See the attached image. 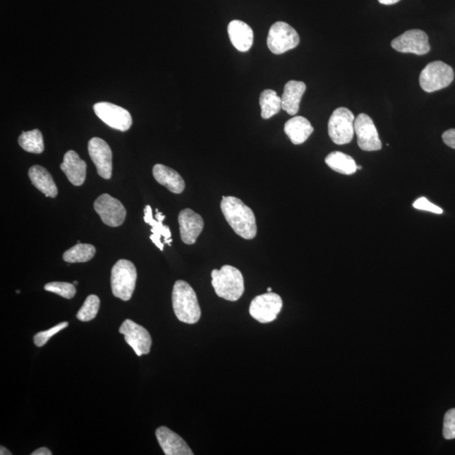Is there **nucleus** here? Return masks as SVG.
Segmentation results:
<instances>
[{"label":"nucleus","mask_w":455,"mask_h":455,"mask_svg":"<svg viewBox=\"0 0 455 455\" xmlns=\"http://www.w3.org/2000/svg\"><path fill=\"white\" fill-rule=\"evenodd\" d=\"M221 210L225 220L236 235L243 239L253 240L257 236V226L253 211L242 200L235 197H223Z\"/></svg>","instance_id":"f257e3e1"},{"label":"nucleus","mask_w":455,"mask_h":455,"mask_svg":"<svg viewBox=\"0 0 455 455\" xmlns=\"http://www.w3.org/2000/svg\"><path fill=\"white\" fill-rule=\"evenodd\" d=\"M172 305L177 319L186 324H196L201 318L197 294L189 283L176 281L172 292Z\"/></svg>","instance_id":"f03ea898"},{"label":"nucleus","mask_w":455,"mask_h":455,"mask_svg":"<svg viewBox=\"0 0 455 455\" xmlns=\"http://www.w3.org/2000/svg\"><path fill=\"white\" fill-rule=\"evenodd\" d=\"M212 285L218 297L228 301H237L245 291L244 277L240 270L225 265L212 271Z\"/></svg>","instance_id":"7ed1b4c3"},{"label":"nucleus","mask_w":455,"mask_h":455,"mask_svg":"<svg viewBox=\"0 0 455 455\" xmlns=\"http://www.w3.org/2000/svg\"><path fill=\"white\" fill-rule=\"evenodd\" d=\"M137 276V270L132 261H118L114 265L110 276V285L115 297L128 301L135 290Z\"/></svg>","instance_id":"20e7f679"},{"label":"nucleus","mask_w":455,"mask_h":455,"mask_svg":"<svg viewBox=\"0 0 455 455\" xmlns=\"http://www.w3.org/2000/svg\"><path fill=\"white\" fill-rule=\"evenodd\" d=\"M454 70L442 61L428 64L421 71L419 83L421 89L428 93L443 90L453 82Z\"/></svg>","instance_id":"39448f33"},{"label":"nucleus","mask_w":455,"mask_h":455,"mask_svg":"<svg viewBox=\"0 0 455 455\" xmlns=\"http://www.w3.org/2000/svg\"><path fill=\"white\" fill-rule=\"evenodd\" d=\"M355 117L346 107H339L333 112L328 123V133L332 142L344 145L353 139Z\"/></svg>","instance_id":"423d86ee"},{"label":"nucleus","mask_w":455,"mask_h":455,"mask_svg":"<svg viewBox=\"0 0 455 455\" xmlns=\"http://www.w3.org/2000/svg\"><path fill=\"white\" fill-rule=\"evenodd\" d=\"M298 32L290 25L283 21L276 22L270 28L268 46L272 54L279 55L294 49L299 45Z\"/></svg>","instance_id":"0eeeda50"},{"label":"nucleus","mask_w":455,"mask_h":455,"mask_svg":"<svg viewBox=\"0 0 455 455\" xmlns=\"http://www.w3.org/2000/svg\"><path fill=\"white\" fill-rule=\"evenodd\" d=\"M283 308L282 298L275 293H266L257 296L250 303V314L258 323H272Z\"/></svg>","instance_id":"6e6552de"},{"label":"nucleus","mask_w":455,"mask_h":455,"mask_svg":"<svg viewBox=\"0 0 455 455\" xmlns=\"http://www.w3.org/2000/svg\"><path fill=\"white\" fill-rule=\"evenodd\" d=\"M95 212L101 217L103 223L110 227H118L123 224L127 216L123 203L109 194H102L94 203Z\"/></svg>","instance_id":"1a4fd4ad"},{"label":"nucleus","mask_w":455,"mask_h":455,"mask_svg":"<svg viewBox=\"0 0 455 455\" xmlns=\"http://www.w3.org/2000/svg\"><path fill=\"white\" fill-rule=\"evenodd\" d=\"M94 110L96 116L110 128L121 132L131 128V115L123 107L110 102H99L94 106Z\"/></svg>","instance_id":"9d476101"},{"label":"nucleus","mask_w":455,"mask_h":455,"mask_svg":"<svg viewBox=\"0 0 455 455\" xmlns=\"http://www.w3.org/2000/svg\"><path fill=\"white\" fill-rule=\"evenodd\" d=\"M354 130L362 150L372 152L382 149L378 131L372 118L367 114L361 113L355 118Z\"/></svg>","instance_id":"9b49d317"},{"label":"nucleus","mask_w":455,"mask_h":455,"mask_svg":"<svg viewBox=\"0 0 455 455\" xmlns=\"http://www.w3.org/2000/svg\"><path fill=\"white\" fill-rule=\"evenodd\" d=\"M395 50L403 54L425 55L431 49L426 32L421 30H409L391 42Z\"/></svg>","instance_id":"f8f14e48"},{"label":"nucleus","mask_w":455,"mask_h":455,"mask_svg":"<svg viewBox=\"0 0 455 455\" xmlns=\"http://www.w3.org/2000/svg\"><path fill=\"white\" fill-rule=\"evenodd\" d=\"M119 332L124 336L125 341L138 356L150 353L152 346L151 336L142 325L136 324L131 320H126L121 324Z\"/></svg>","instance_id":"ddd939ff"},{"label":"nucleus","mask_w":455,"mask_h":455,"mask_svg":"<svg viewBox=\"0 0 455 455\" xmlns=\"http://www.w3.org/2000/svg\"><path fill=\"white\" fill-rule=\"evenodd\" d=\"M88 151L99 176L106 180L112 178L113 152L108 143L100 138L91 139L88 143Z\"/></svg>","instance_id":"4468645a"},{"label":"nucleus","mask_w":455,"mask_h":455,"mask_svg":"<svg viewBox=\"0 0 455 455\" xmlns=\"http://www.w3.org/2000/svg\"><path fill=\"white\" fill-rule=\"evenodd\" d=\"M178 222L181 240L187 245H194L205 227L202 218L194 210L186 209L180 211Z\"/></svg>","instance_id":"2eb2a0df"},{"label":"nucleus","mask_w":455,"mask_h":455,"mask_svg":"<svg viewBox=\"0 0 455 455\" xmlns=\"http://www.w3.org/2000/svg\"><path fill=\"white\" fill-rule=\"evenodd\" d=\"M155 435L163 452L166 455H194V452L178 434L166 427H160Z\"/></svg>","instance_id":"dca6fc26"},{"label":"nucleus","mask_w":455,"mask_h":455,"mask_svg":"<svg viewBox=\"0 0 455 455\" xmlns=\"http://www.w3.org/2000/svg\"><path fill=\"white\" fill-rule=\"evenodd\" d=\"M165 218V216L156 209V220H154L151 207L147 205L144 209V221L152 226L151 232L153 235L150 236V239L161 250L164 249V243L168 246H171L172 243L171 231L168 226L163 224Z\"/></svg>","instance_id":"f3484780"},{"label":"nucleus","mask_w":455,"mask_h":455,"mask_svg":"<svg viewBox=\"0 0 455 455\" xmlns=\"http://www.w3.org/2000/svg\"><path fill=\"white\" fill-rule=\"evenodd\" d=\"M60 168L73 186L80 187L86 178V163L81 160L75 151L67 152Z\"/></svg>","instance_id":"a211bd4d"},{"label":"nucleus","mask_w":455,"mask_h":455,"mask_svg":"<svg viewBox=\"0 0 455 455\" xmlns=\"http://www.w3.org/2000/svg\"><path fill=\"white\" fill-rule=\"evenodd\" d=\"M228 33L233 46L238 51H247L253 47V31L245 22L239 20L232 21L229 24Z\"/></svg>","instance_id":"6ab92c4d"},{"label":"nucleus","mask_w":455,"mask_h":455,"mask_svg":"<svg viewBox=\"0 0 455 455\" xmlns=\"http://www.w3.org/2000/svg\"><path fill=\"white\" fill-rule=\"evenodd\" d=\"M306 91V84L302 81L290 80L285 84L282 95V109L291 116H295L299 110L301 99Z\"/></svg>","instance_id":"aec40b11"},{"label":"nucleus","mask_w":455,"mask_h":455,"mask_svg":"<svg viewBox=\"0 0 455 455\" xmlns=\"http://www.w3.org/2000/svg\"><path fill=\"white\" fill-rule=\"evenodd\" d=\"M153 175L158 183L167 188L175 194H180L185 189V181L180 174L164 165L154 166Z\"/></svg>","instance_id":"412c9836"},{"label":"nucleus","mask_w":455,"mask_h":455,"mask_svg":"<svg viewBox=\"0 0 455 455\" xmlns=\"http://www.w3.org/2000/svg\"><path fill=\"white\" fill-rule=\"evenodd\" d=\"M284 132L292 143L299 145L310 138L314 132V128L305 117L296 116L285 124Z\"/></svg>","instance_id":"4be33fe9"},{"label":"nucleus","mask_w":455,"mask_h":455,"mask_svg":"<svg viewBox=\"0 0 455 455\" xmlns=\"http://www.w3.org/2000/svg\"><path fill=\"white\" fill-rule=\"evenodd\" d=\"M29 177L36 188L46 197L54 198L58 196V187L51 174L40 165H33L29 170Z\"/></svg>","instance_id":"5701e85b"},{"label":"nucleus","mask_w":455,"mask_h":455,"mask_svg":"<svg viewBox=\"0 0 455 455\" xmlns=\"http://www.w3.org/2000/svg\"><path fill=\"white\" fill-rule=\"evenodd\" d=\"M325 162L333 171L343 175H353L357 172V165L353 158L342 152H332L325 158Z\"/></svg>","instance_id":"b1692460"},{"label":"nucleus","mask_w":455,"mask_h":455,"mask_svg":"<svg viewBox=\"0 0 455 455\" xmlns=\"http://www.w3.org/2000/svg\"><path fill=\"white\" fill-rule=\"evenodd\" d=\"M260 106L261 117L264 119H269L282 109V98L279 97L275 91L265 90L260 95Z\"/></svg>","instance_id":"393cba45"},{"label":"nucleus","mask_w":455,"mask_h":455,"mask_svg":"<svg viewBox=\"0 0 455 455\" xmlns=\"http://www.w3.org/2000/svg\"><path fill=\"white\" fill-rule=\"evenodd\" d=\"M95 248L91 244H77L75 246L65 251L64 256L65 261L69 264H80V262H87L91 261L95 255Z\"/></svg>","instance_id":"a878e982"},{"label":"nucleus","mask_w":455,"mask_h":455,"mask_svg":"<svg viewBox=\"0 0 455 455\" xmlns=\"http://www.w3.org/2000/svg\"><path fill=\"white\" fill-rule=\"evenodd\" d=\"M18 142L22 149L29 153L42 154L44 151L43 135L38 129L22 132Z\"/></svg>","instance_id":"bb28decb"},{"label":"nucleus","mask_w":455,"mask_h":455,"mask_svg":"<svg viewBox=\"0 0 455 455\" xmlns=\"http://www.w3.org/2000/svg\"><path fill=\"white\" fill-rule=\"evenodd\" d=\"M100 303L101 302H100L97 296L89 295L77 314L78 320L83 321V323H87V321L95 319L99 312Z\"/></svg>","instance_id":"cd10ccee"},{"label":"nucleus","mask_w":455,"mask_h":455,"mask_svg":"<svg viewBox=\"0 0 455 455\" xmlns=\"http://www.w3.org/2000/svg\"><path fill=\"white\" fill-rule=\"evenodd\" d=\"M44 290L51 293L60 295L61 297L71 299L75 297L76 288L75 285L65 282H53L47 283Z\"/></svg>","instance_id":"c85d7f7f"},{"label":"nucleus","mask_w":455,"mask_h":455,"mask_svg":"<svg viewBox=\"0 0 455 455\" xmlns=\"http://www.w3.org/2000/svg\"><path fill=\"white\" fill-rule=\"evenodd\" d=\"M68 323H62L55 325L53 328L49 329V330L38 332V334H36L34 336V343L36 347H43L49 341V339L51 336L56 335L57 333L64 330L67 327H68Z\"/></svg>","instance_id":"c756f323"},{"label":"nucleus","mask_w":455,"mask_h":455,"mask_svg":"<svg viewBox=\"0 0 455 455\" xmlns=\"http://www.w3.org/2000/svg\"><path fill=\"white\" fill-rule=\"evenodd\" d=\"M443 435L447 440L455 439V408L447 410L445 414Z\"/></svg>","instance_id":"7c9ffc66"},{"label":"nucleus","mask_w":455,"mask_h":455,"mask_svg":"<svg viewBox=\"0 0 455 455\" xmlns=\"http://www.w3.org/2000/svg\"><path fill=\"white\" fill-rule=\"evenodd\" d=\"M413 207L416 209L427 211V212L436 214H442L443 213V210L441 208L429 202L426 198L423 197L416 200L415 202L413 203Z\"/></svg>","instance_id":"2f4dec72"},{"label":"nucleus","mask_w":455,"mask_h":455,"mask_svg":"<svg viewBox=\"0 0 455 455\" xmlns=\"http://www.w3.org/2000/svg\"><path fill=\"white\" fill-rule=\"evenodd\" d=\"M443 141L446 145L455 150V129H450L443 133Z\"/></svg>","instance_id":"473e14b6"},{"label":"nucleus","mask_w":455,"mask_h":455,"mask_svg":"<svg viewBox=\"0 0 455 455\" xmlns=\"http://www.w3.org/2000/svg\"><path fill=\"white\" fill-rule=\"evenodd\" d=\"M53 453L51 452V450H48L47 447H43L40 449L36 450L32 454V455H51Z\"/></svg>","instance_id":"72a5a7b5"},{"label":"nucleus","mask_w":455,"mask_h":455,"mask_svg":"<svg viewBox=\"0 0 455 455\" xmlns=\"http://www.w3.org/2000/svg\"><path fill=\"white\" fill-rule=\"evenodd\" d=\"M399 1H401V0H379V2L384 5H395V3H397Z\"/></svg>","instance_id":"f704fd0d"},{"label":"nucleus","mask_w":455,"mask_h":455,"mask_svg":"<svg viewBox=\"0 0 455 455\" xmlns=\"http://www.w3.org/2000/svg\"><path fill=\"white\" fill-rule=\"evenodd\" d=\"M0 454L1 455H11L12 453L10 450H7L5 447H0Z\"/></svg>","instance_id":"c9c22d12"},{"label":"nucleus","mask_w":455,"mask_h":455,"mask_svg":"<svg viewBox=\"0 0 455 455\" xmlns=\"http://www.w3.org/2000/svg\"><path fill=\"white\" fill-rule=\"evenodd\" d=\"M362 170V166L361 165H357V171H360Z\"/></svg>","instance_id":"e433bc0d"},{"label":"nucleus","mask_w":455,"mask_h":455,"mask_svg":"<svg viewBox=\"0 0 455 455\" xmlns=\"http://www.w3.org/2000/svg\"><path fill=\"white\" fill-rule=\"evenodd\" d=\"M268 292L270 293V292H272V288H268Z\"/></svg>","instance_id":"4c0bfd02"},{"label":"nucleus","mask_w":455,"mask_h":455,"mask_svg":"<svg viewBox=\"0 0 455 455\" xmlns=\"http://www.w3.org/2000/svg\"><path fill=\"white\" fill-rule=\"evenodd\" d=\"M73 284H78V282H76V281H75V283H73Z\"/></svg>","instance_id":"58836bf2"}]
</instances>
